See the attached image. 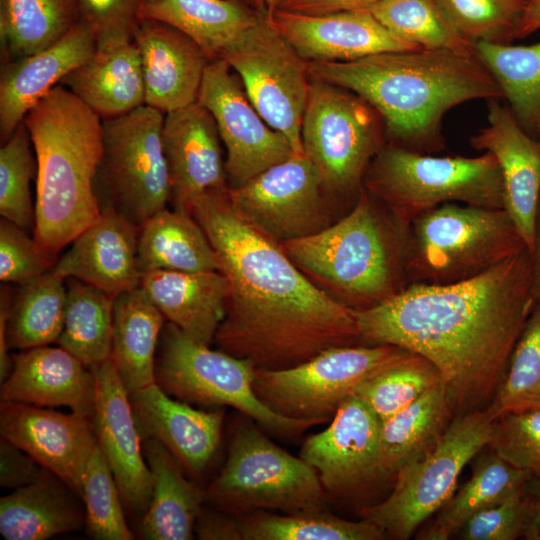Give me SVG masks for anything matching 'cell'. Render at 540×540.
<instances>
[{
	"label": "cell",
	"mask_w": 540,
	"mask_h": 540,
	"mask_svg": "<svg viewBox=\"0 0 540 540\" xmlns=\"http://www.w3.org/2000/svg\"><path fill=\"white\" fill-rule=\"evenodd\" d=\"M536 303L528 249L471 279L411 283L354 310L360 341L400 347L438 370L452 415L487 408Z\"/></svg>",
	"instance_id": "cell-1"
},
{
	"label": "cell",
	"mask_w": 540,
	"mask_h": 540,
	"mask_svg": "<svg viewBox=\"0 0 540 540\" xmlns=\"http://www.w3.org/2000/svg\"><path fill=\"white\" fill-rule=\"evenodd\" d=\"M189 212L216 251L226 277L225 317L214 343L255 368L280 370L360 341L353 309L312 283L233 209L228 188L197 197Z\"/></svg>",
	"instance_id": "cell-2"
},
{
	"label": "cell",
	"mask_w": 540,
	"mask_h": 540,
	"mask_svg": "<svg viewBox=\"0 0 540 540\" xmlns=\"http://www.w3.org/2000/svg\"><path fill=\"white\" fill-rule=\"evenodd\" d=\"M311 79L347 89L375 108L386 141L436 154L445 148L444 115L473 100L502 99V92L474 56L449 50L378 53L347 62H308Z\"/></svg>",
	"instance_id": "cell-3"
},
{
	"label": "cell",
	"mask_w": 540,
	"mask_h": 540,
	"mask_svg": "<svg viewBox=\"0 0 540 540\" xmlns=\"http://www.w3.org/2000/svg\"><path fill=\"white\" fill-rule=\"evenodd\" d=\"M36 159L33 238L58 253L101 215L94 179L102 152V119L59 84L23 119Z\"/></svg>",
	"instance_id": "cell-4"
},
{
	"label": "cell",
	"mask_w": 540,
	"mask_h": 540,
	"mask_svg": "<svg viewBox=\"0 0 540 540\" xmlns=\"http://www.w3.org/2000/svg\"><path fill=\"white\" fill-rule=\"evenodd\" d=\"M365 189L337 222L279 244L302 271L318 278L354 310L368 309L405 289L408 227Z\"/></svg>",
	"instance_id": "cell-5"
},
{
	"label": "cell",
	"mask_w": 540,
	"mask_h": 540,
	"mask_svg": "<svg viewBox=\"0 0 540 540\" xmlns=\"http://www.w3.org/2000/svg\"><path fill=\"white\" fill-rule=\"evenodd\" d=\"M528 249L504 209L450 202L409 224V283L445 285L476 277Z\"/></svg>",
	"instance_id": "cell-6"
},
{
	"label": "cell",
	"mask_w": 540,
	"mask_h": 540,
	"mask_svg": "<svg viewBox=\"0 0 540 540\" xmlns=\"http://www.w3.org/2000/svg\"><path fill=\"white\" fill-rule=\"evenodd\" d=\"M364 189L406 227L444 203L504 209L500 168L489 152L435 156L386 143L367 169Z\"/></svg>",
	"instance_id": "cell-7"
},
{
	"label": "cell",
	"mask_w": 540,
	"mask_h": 540,
	"mask_svg": "<svg viewBox=\"0 0 540 540\" xmlns=\"http://www.w3.org/2000/svg\"><path fill=\"white\" fill-rule=\"evenodd\" d=\"M206 491V501L234 516L258 510H327L316 470L273 443L246 415L233 426L227 458Z\"/></svg>",
	"instance_id": "cell-8"
},
{
	"label": "cell",
	"mask_w": 540,
	"mask_h": 540,
	"mask_svg": "<svg viewBox=\"0 0 540 540\" xmlns=\"http://www.w3.org/2000/svg\"><path fill=\"white\" fill-rule=\"evenodd\" d=\"M255 366L248 360L198 343L167 322L156 355L155 382L189 404L232 407L277 435L294 437L320 420L282 416L268 408L253 388Z\"/></svg>",
	"instance_id": "cell-9"
},
{
	"label": "cell",
	"mask_w": 540,
	"mask_h": 540,
	"mask_svg": "<svg viewBox=\"0 0 540 540\" xmlns=\"http://www.w3.org/2000/svg\"><path fill=\"white\" fill-rule=\"evenodd\" d=\"M164 116L145 104L102 119V152L94 179L99 208L138 228L165 209L170 199L162 141Z\"/></svg>",
	"instance_id": "cell-10"
},
{
	"label": "cell",
	"mask_w": 540,
	"mask_h": 540,
	"mask_svg": "<svg viewBox=\"0 0 540 540\" xmlns=\"http://www.w3.org/2000/svg\"><path fill=\"white\" fill-rule=\"evenodd\" d=\"M301 138L327 192L354 204L364 190L371 161L387 143L383 119L375 108L347 89L314 79Z\"/></svg>",
	"instance_id": "cell-11"
},
{
	"label": "cell",
	"mask_w": 540,
	"mask_h": 540,
	"mask_svg": "<svg viewBox=\"0 0 540 540\" xmlns=\"http://www.w3.org/2000/svg\"><path fill=\"white\" fill-rule=\"evenodd\" d=\"M496 418L490 407L455 416L425 456L396 474L387 498L361 509L362 518L387 538L409 539L453 496L465 465L489 445Z\"/></svg>",
	"instance_id": "cell-12"
},
{
	"label": "cell",
	"mask_w": 540,
	"mask_h": 540,
	"mask_svg": "<svg viewBox=\"0 0 540 540\" xmlns=\"http://www.w3.org/2000/svg\"><path fill=\"white\" fill-rule=\"evenodd\" d=\"M410 354L387 344L332 347L294 367L255 368L253 388L275 413L326 423L360 382Z\"/></svg>",
	"instance_id": "cell-13"
},
{
	"label": "cell",
	"mask_w": 540,
	"mask_h": 540,
	"mask_svg": "<svg viewBox=\"0 0 540 540\" xmlns=\"http://www.w3.org/2000/svg\"><path fill=\"white\" fill-rule=\"evenodd\" d=\"M270 17L246 31L220 59L238 75L266 123L288 139L294 153L301 154V128L311 81L308 62L275 29Z\"/></svg>",
	"instance_id": "cell-14"
},
{
	"label": "cell",
	"mask_w": 540,
	"mask_h": 540,
	"mask_svg": "<svg viewBox=\"0 0 540 540\" xmlns=\"http://www.w3.org/2000/svg\"><path fill=\"white\" fill-rule=\"evenodd\" d=\"M322 178L305 153H294L237 188H228L236 213L277 244L332 224Z\"/></svg>",
	"instance_id": "cell-15"
},
{
	"label": "cell",
	"mask_w": 540,
	"mask_h": 540,
	"mask_svg": "<svg viewBox=\"0 0 540 540\" xmlns=\"http://www.w3.org/2000/svg\"><path fill=\"white\" fill-rule=\"evenodd\" d=\"M197 101L213 116L226 148L228 188H237L294 152L288 139L270 127L250 102L236 73L223 59L207 65Z\"/></svg>",
	"instance_id": "cell-16"
},
{
	"label": "cell",
	"mask_w": 540,
	"mask_h": 540,
	"mask_svg": "<svg viewBox=\"0 0 540 540\" xmlns=\"http://www.w3.org/2000/svg\"><path fill=\"white\" fill-rule=\"evenodd\" d=\"M380 425L376 414L352 394L326 429L304 441L299 456L316 470L328 498L349 499L386 480L380 460Z\"/></svg>",
	"instance_id": "cell-17"
},
{
	"label": "cell",
	"mask_w": 540,
	"mask_h": 540,
	"mask_svg": "<svg viewBox=\"0 0 540 540\" xmlns=\"http://www.w3.org/2000/svg\"><path fill=\"white\" fill-rule=\"evenodd\" d=\"M0 432L80 496L86 464L97 446L90 418L1 400Z\"/></svg>",
	"instance_id": "cell-18"
},
{
	"label": "cell",
	"mask_w": 540,
	"mask_h": 540,
	"mask_svg": "<svg viewBox=\"0 0 540 540\" xmlns=\"http://www.w3.org/2000/svg\"><path fill=\"white\" fill-rule=\"evenodd\" d=\"M92 371L96 379L92 423L97 444L114 475L123 504L142 516L150 502L153 482L129 393L111 359Z\"/></svg>",
	"instance_id": "cell-19"
},
{
	"label": "cell",
	"mask_w": 540,
	"mask_h": 540,
	"mask_svg": "<svg viewBox=\"0 0 540 540\" xmlns=\"http://www.w3.org/2000/svg\"><path fill=\"white\" fill-rule=\"evenodd\" d=\"M487 122L470 138V145L491 153L500 168L504 210L529 252L532 250L540 207V141L517 122L500 99L487 101Z\"/></svg>",
	"instance_id": "cell-20"
},
{
	"label": "cell",
	"mask_w": 540,
	"mask_h": 540,
	"mask_svg": "<svg viewBox=\"0 0 540 540\" xmlns=\"http://www.w3.org/2000/svg\"><path fill=\"white\" fill-rule=\"evenodd\" d=\"M142 441L155 439L184 472L199 478L218 449L225 409L202 410L166 393L156 382L129 393Z\"/></svg>",
	"instance_id": "cell-21"
},
{
	"label": "cell",
	"mask_w": 540,
	"mask_h": 540,
	"mask_svg": "<svg viewBox=\"0 0 540 540\" xmlns=\"http://www.w3.org/2000/svg\"><path fill=\"white\" fill-rule=\"evenodd\" d=\"M220 140L213 116L198 101L165 114L162 141L172 209L190 213L203 193L228 188Z\"/></svg>",
	"instance_id": "cell-22"
},
{
	"label": "cell",
	"mask_w": 540,
	"mask_h": 540,
	"mask_svg": "<svg viewBox=\"0 0 540 540\" xmlns=\"http://www.w3.org/2000/svg\"><path fill=\"white\" fill-rule=\"evenodd\" d=\"M271 23L307 62H347L421 49L395 36L368 10L303 15L276 9Z\"/></svg>",
	"instance_id": "cell-23"
},
{
	"label": "cell",
	"mask_w": 540,
	"mask_h": 540,
	"mask_svg": "<svg viewBox=\"0 0 540 540\" xmlns=\"http://www.w3.org/2000/svg\"><path fill=\"white\" fill-rule=\"evenodd\" d=\"M132 39L141 59L146 105L167 114L197 101L211 61L199 45L154 19H141Z\"/></svg>",
	"instance_id": "cell-24"
},
{
	"label": "cell",
	"mask_w": 540,
	"mask_h": 540,
	"mask_svg": "<svg viewBox=\"0 0 540 540\" xmlns=\"http://www.w3.org/2000/svg\"><path fill=\"white\" fill-rule=\"evenodd\" d=\"M97 37L81 20L50 46L2 66L0 135L4 143L29 110L96 51Z\"/></svg>",
	"instance_id": "cell-25"
},
{
	"label": "cell",
	"mask_w": 540,
	"mask_h": 540,
	"mask_svg": "<svg viewBox=\"0 0 540 540\" xmlns=\"http://www.w3.org/2000/svg\"><path fill=\"white\" fill-rule=\"evenodd\" d=\"M12 369L1 382L2 401L68 407L92 420L96 399L93 371L62 347L49 345L11 354Z\"/></svg>",
	"instance_id": "cell-26"
},
{
	"label": "cell",
	"mask_w": 540,
	"mask_h": 540,
	"mask_svg": "<svg viewBox=\"0 0 540 540\" xmlns=\"http://www.w3.org/2000/svg\"><path fill=\"white\" fill-rule=\"evenodd\" d=\"M139 229L122 216L101 212L57 260L53 271L116 296L140 284L137 266Z\"/></svg>",
	"instance_id": "cell-27"
},
{
	"label": "cell",
	"mask_w": 540,
	"mask_h": 540,
	"mask_svg": "<svg viewBox=\"0 0 540 540\" xmlns=\"http://www.w3.org/2000/svg\"><path fill=\"white\" fill-rule=\"evenodd\" d=\"M139 285L167 322L198 343L214 342L228 297L220 271H153L141 275Z\"/></svg>",
	"instance_id": "cell-28"
},
{
	"label": "cell",
	"mask_w": 540,
	"mask_h": 540,
	"mask_svg": "<svg viewBox=\"0 0 540 540\" xmlns=\"http://www.w3.org/2000/svg\"><path fill=\"white\" fill-rule=\"evenodd\" d=\"M101 119L145 105L141 59L132 38L97 43L94 54L60 83Z\"/></svg>",
	"instance_id": "cell-29"
},
{
	"label": "cell",
	"mask_w": 540,
	"mask_h": 540,
	"mask_svg": "<svg viewBox=\"0 0 540 540\" xmlns=\"http://www.w3.org/2000/svg\"><path fill=\"white\" fill-rule=\"evenodd\" d=\"M152 474V493L141 516L140 533L148 540H190L206 501V491L186 478L174 456L155 439L142 442Z\"/></svg>",
	"instance_id": "cell-30"
},
{
	"label": "cell",
	"mask_w": 540,
	"mask_h": 540,
	"mask_svg": "<svg viewBox=\"0 0 540 540\" xmlns=\"http://www.w3.org/2000/svg\"><path fill=\"white\" fill-rule=\"evenodd\" d=\"M267 15L246 0H145L141 19L176 28L212 61Z\"/></svg>",
	"instance_id": "cell-31"
},
{
	"label": "cell",
	"mask_w": 540,
	"mask_h": 540,
	"mask_svg": "<svg viewBox=\"0 0 540 540\" xmlns=\"http://www.w3.org/2000/svg\"><path fill=\"white\" fill-rule=\"evenodd\" d=\"M73 492L49 470L0 499V533L6 540H46L80 529L83 513ZM76 494V493H75Z\"/></svg>",
	"instance_id": "cell-32"
},
{
	"label": "cell",
	"mask_w": 540,
	"mask_h": 540,
	"mask_svg": "<svg viewBox=\"0 0 540 540\" xmlns=\"http://www.w3.org/2000/svg\"><path fill=\"white\" fill-rule=\"evenodd\" d=\"M166 319L139 286L115 296L110 359L128 393L155 383Z\"/></svg>",
	"instance_id": "cell-33"
},
{
	"label": "cell",
	"mask_w": 540,
	"mask_h": 540,
	"mask_svg": "<svg viewBox=\"0 0 540 540\" xmlns=\"http://www.w3.org/2000/svg\"><path fill=\"white\" fill-rule=\"evenodd\" d=\"M137 266L141 275L153 271H219L211 242L191 213L167 207L139 229Z\"/></svg>",
	"instance_id": "cell-34"
},
{
	"label": "cell",
	"mask_w": 540,
	"mask_h": 540,
	"mask_svg": "<svg viewBox=\"0 0 540 540\" xmlns=\"http://www.w3.org/2000/svg\"><path fill=\"white\" fill-rule=\"evenodd\" d=\"M452 412L441 382L381 422L380 460L385 479L425 456L437 443Z\"/></svg>",
	"instance_id": "cell-35"
},
{
	"label": "cell",
	"mask_w": 540,
	"mask_h": 540,
	"mask_svg": "<svg viewBox=\"0 0 540 540\" xmlns=\"http://www.w3.org/2000/svg\"><path fill=\"white\" fill-rule=\"evenodd\" d=\"M475 57L499 86L519 125L540 137V40L530 45L474 44Z\"/></svg>",
	"instance_id": "cell-36"
},
{
	"label": "cell",
	"mask_w": 540,
	"mask_h": 540,
	"mask_svg": "<svg viewBox=\"0 0 540 540\" xmlns=\"http://www.w3.org/2000/svg\"><path fill=\"white\" fill-rule=\"evenodd\" d=\"M534 476L516 468L495 452L483 455L464 486L439 510L435 521L419 539L447 540L483 508L525 489Z\"/></svg>",
	"instance_id": "cell-37"
},
{
	"label": "cell",
	"mask_w": 540,
	"mask_h": 540,
	"mask_svg": "<svg viewBox=\"0 0 540 540\" xmlns=\"http://www.w3.org/2000/svg\"><path fill=\"white\" fill-rule=\"evenodd\" d=\"M81 20L77 0H0V39L5 62L50 46Z\"/></svg>",
	"instance_id": "cell-38"
},
{
	"label": "cell",
	"mask_w": 540,
	"mask_h": 540,
	"mask_svg": "<svg viewBox=\"0 0 540 540\" xmlns=\"http://www.w3.org/2000/svg\"><path fill=\"white\" fill-rule=\"evenodd\" d=\"M66 280L65 317L57 343L92 370L110 359L115 297L79 279Z\"/></svg>",
	"instance_id": "cell-39"
},
{
	"label": "cell",
	"mask_w": 540,
	"mask_h": 540,
	"mask_svg": "<svg viewBox=\"0 0 540 540\" xmlns=\"http://www.w3.org/2000/svg\"><path fill=\"white\" fill-rule=\"evenodd\" d=\"M66 298L65 279L53 270L20 285L6 324L9 350L57 342L63 329Z\"/></svg>",
	"instance_id": "cell-40"
},
{
	"label": "cell",
	"mask_w": 540,
	"mask_h": 540,
	"mask_svg": "<svg viewBox=\"0 0 540 540\" xmlns=\"http://www.w3.org/2000/svg\"><path fill=\"white\" fill-rule=\"evenodd\" d=\"M243 540H382L386 533L363 519H342L327 510L272 513L258 510L239 516Z\"/></svg>",
	"instance_id": "cell-41"
},
{
	"label": "cell",
	"mask_w": 540,
	"mask_h": 540,
	"mask_svg": "<svg viewBox=\"0 0 540 540\" xmlns=\"http://www.w3.org/2000/svg\"><path fill=\"white\" fill-rule=\"evenodd\" d=\"M368 11L391 33L421 49L474 56L438 0H381Z\"/></svg>",
	"instance_id": "cell-42"
},
{
	"label": "cell",
	"mask_w": 540,
	"mask_h": 540,
	"mask_svg": "<svg viewBox=\"0 0 540 540\" xmlns=\"http://www.w3.org/2000/svg\"><path fill=\"white\" fill-rule=\"evenodd\" d=\"M441 381L433 364L412 353L364 379L352 394L360 398L382 422Z\"/></svg>",
	"instance_id": "cell-43"
},
{
	"label": "cell",
	"mask_w": 540,
	"mask_h": 540,
	"mask_svg": "<svg viewBox=\"0 0 540 540\" xmlns=\"http://www.w3.org/2000/svg\"><path fill=\"white\" fill-rule=\"evenodd\" d=\"M32 141L22 121L0 149V214L27 232L34 231L35 205L30 183L36 174Z\"/></svg>",
	"instance_id": "cell-44"
},
{
	"label": "cell",
	"mask_w": 540,
	"mask_h": 540,
	"mask_svg": "<svg viewBox=\"0 0 540 540\" xmlns=\"http://www.w3.org/2000/svg\"><path fill=\"white\" fill-rule=\"evenodd\" d=\"M80 497L85 505L87 531L92 538L133 539L124 516L120 491L98 444L86 464Z\"/></svg>",
	"instance_id": "cell-45"
},
{
	"label": "cell",
	"mask_w": 540,
	"mask_h": 540,
	"mask_svg": "<svg viewBox=\"0 0 540 540\" xmlns=\"http://www.w3.org/2000/svg\"><path fill=\"white\" fill-rule=\"evenodd\" d=\"M458 32L477 42L508 44L517 39L526 0H438Z\"/></svg>",
	"instance_id": "cell-46"
},
{
	"label": "cell",
	"mask_w": 540,
	"mask_h": 540,
	"mask_svg": "<svg viewBox=\"0 0 540 540\" xmlns=\"http://www.w3.org/2000/svg\"><path fill=\"white\" fill-rule=\"evenodd\" d=\"M540 397V302H536L515 344L506 375L488 406L496 416Z\"/></svg>",
	"instance_id": "cell-47"
},
{
	"label": "cell",
	"mask_w": 540,
	"mask_h": 540,
	"mask_svg": "<svg viewBox=\"0 0 540 540\" xmlns=\"http://www.w3.org/2000/svg\"><path fill=\"white\" fill-rule=\"evenodd\" d=\"M489 445L512 466L540 478V406L497 416Z\"/></svg>",
	"instance_id": "cell-48"
},
{
	"label": "cell",
	"mask_w": 540,
	"mask_h": 540,
	"mask_svg": "<svg viewBox=\"0 0 540 540\" xmlns=\"http://www.w3.org/2000/svg\"><path fill=\"white\" fill-rule=\"evenodd\" d=\"M527 488L472 515L461 527L465 540H514L525 536L533 513Z\"/></svg>",
	"instance_id": "cell-49"
},
{
	"label": "cell",
	"mask_w": 540,
	"mask_h": 540,
	"mask_svg": "<svg viewBox=\"0 0 540 540\" xmlns=\"http://www.w3.org/2000/svg\"><path fill=\"white\" fill-rule=\"evenodd\" d=\"M57 258L43 252L15 223L0 221V280L23 285L53 269Z\"/></svg>",
	"instance_id": "cell-50"
},
{
	"label": "cell",
	"mask_w": 540,
	"mask_h": 540,
	"mask_svg": "<svg viewBox=\"0 0 540 540\" xmlns=\"http://www.w3.org/2000/svg\"><path fill=\"white\" fill-rule=\"evenodd\" d=\"M81 19L94 30L97 43L132 38L145 0H77Z\"/></svg>",
	"instance_id": "cell-51"
},
{
	"label": "cell",
	"mask_w": 540,
	"mask_h": 540,
	"mask_svg": "<svg viewBox=\"0 0 540 540\" xmlns=\"http://www.w3.org/2000/svg\"><path fill=\"white\" fill-rule=\"evenodd\" d=\"M45 468L26 451L1 437L0 485L16 490L38 480Z\"/></svg>",
	"instance_id": "cell-52"
},
{
	"label": "cell",
	"mask_w": 540,
	"mask_h": 540,
	"mask_svg": "<svg viewBox=\"0 0 540 540\" xmlns=\"http://www.w3.org/2000/svg\"><path fill=\"white\" fill-rule=\"evenodd\" d=\"M194 535L201 540H243L239 518L217 508L203 507L195 522Z\"/></svg>",
	"instance_id": "cell-53"
},
{
	"label": "cell",
	"mask_w": 540,
	"mask_h": 540,
	"mask_svg": "<svg viewBox=\"0 0 540 540\" xmlns=\"http://www.w3.org/2000/svg\"><path fill=\"white\" fill-rule=\"evenodd\" d=\"M381 0H279L277 9L303 15L368 10Z\"/></svg>",
	"instance_id": "cell-54"
},
{
	"label": "cell",
	"mask_w": 540,
	"mask_h": 540,
	"mask_svg": "<svg viewBox=\"0 0 540 540\" xmlns=\"http://www.w3.org/2000/svg\"><path fill=\"white\" fill-rule=\"evenodd\" d=\"M12 291L7 287L1 288L0 295V381H4L12 369V356L6 342V324L10 315L13 301Z\"/></svg>",
	"instance_id": "cell-55"
},
{
	"label": "cell",
	"mask_w": 540,
	"mask_h": 540,
	"mask_svg": "<svg viewBox=\"0 0 540 540\" xmlns=\"http://www.w3.org/2000/svg\"><path fill=\"white\" fill-rule=\"evenodd\" d=\"M540 29V0H529L522 17L517 38H524Z\"/></svg>",
	"instance_id": "cell-56"
},
{
	"label": "cell",
	"mask_w": 540,
	"mask_h": 540,
	"mask_svg": "<svg viewBox=\"0 0 540 540\" xmlns=\"http://www.w3.org/2000/svg\"><path fill=\"white\" fill-rule=\"evenodd\" d=\"M531 256L532 289L536 302H540V207Z\"/></svg>",
	"instance_id": "cell-57"
},
{
	"label": "cell",
	"mask_w": 540,
	"mask_h": 540,
	"mask_svg": "<svg viewBox=\"0 0 540 540\" xmlns=\"http://www.w3.org/2000/svg\"><path fill=\"white\" fill-rule=\"evenodd\" d=\"M531 495L533 498V513L525 537L527 539L540 540V481L537 485H534Z\"/></svg>",
	"instance_id": "cell-58"
},
{
	"label": "cell",
	"mask_w": 540,
	"mask_h": 540,
	"mask_svg": "<svg viewBox=\"0 0 540 540\" xmlns=\"http://www.w3.org/2000/svg\"><path fill=\"white\" fill-rule=\"evenodd\" d=\"M250 5L258 10L272 14L278 5L279 0H246Z\"/></svg>",
	"instance_id": "cell-59"
},
{
	"label": "cell",
	"mask_w": 540,
	"mask_h": 540,
	"mask_svg": "<svg viewBox=\"0 0 540 540\" xmlns=\"http://www.w3.org/2000/svg\"><path fill=\"white\" fill-rule=\"evenodd\" d=\"M537 406H540V397L535 399V400H532L530 401L529 403H527L524 407L522 408H528V407H537ZM520 408V409H522Z\"/></svg>",
	"instance_id": "cell-60"
},
{
	"label": "cell",
	"mask_w": 540,
	"mask_h": 540,
	"mask_svg": "<svg viewBox=\"0 0 540 540\" xmlns=\"http://www.w3.org/2000/svg\"><path fill=\"white\" fill-rule=\"evenodd\" d=\"M526 1L528 2L529 0H526Z\"/></svg>",
	"instance_id": "cell-61"
}]
</instances>
